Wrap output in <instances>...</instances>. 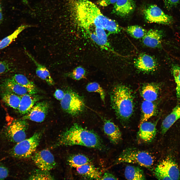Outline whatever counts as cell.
Here are the masks:
<instances>
[{"mask_svg": "<svg viewBox=\"0 0 180 180\" xmlns=\"http://www.w3.org/2000/svg\"><path fill=\"white\" fill-rule=\"evenodd\" d=\"M86 31L92 40L100 48L107 50H112L104 29L95 27L94 32H92L90 30Z\"/></svg>", "mask_w": 180, "mask_h": 180, "instance_id": "obj_16", "label": "cell"}, {"mask_svg": "<svg viewBox=\"0 0 180 180\" xmlns=\"http://www.w3.org/2000/svg\"><path fill=\"white\" fill-rule=\"evenodd\" d=\"M136 6L134 0H118L114 4L112 12L120 17H126L132 13Z\"/></svg>", "mask_w": 180, "mask_h": 180, "instance_id": "obj_14", "label": "cell"}, {"mask_svg": "<svg viewBox=\"0 0 180 180\" xmlns=\"http://www.w3.org/2000/svg\"><path fill=\"white\" fill-rule=\"evenodd\" d=\"M1 96L3 101L8 106L14 109H18L21 96L8 90H3Z\"/></svg>", "mask_w": 180, "mask_h": 180, "instance_id": "obj_25", "label": "cell"}, {"mask_svg": "<svg viewBox=\"0 0 180 180\" xmlns=\"http://www.w3.org/2000/svg\"><path fill=\"white\" fill-rule=\"evenodd\" d=\"M72 12L78 25L86 31L92 26L101 28L110 34H118L121 28L114 20L104 16L98 8L88 0H72Z\"/></svg>", "mask_w": 180, "mask_h": 180, "instance_id": "obj_1", "label": "cell"}, {"mask_svg": "<svg viewBox=\"0 0 180 180\" xmlns=\"http://www.w3.org/2000/svg\"><path fill=\"white\" fill-rule=\"evenodd\" d=\"M180 118V106L178 105L162 121L161 128L162 134H165L174 124Z\"/></svg>", "mask_w": 180, "mask_h": 180, "instance_id": "obj_23", "label": "cell"}, {"mask_svg": "<svg viewBox=\"0 0 180 180\" xmlns=\"http://www.w3.org/2000/svg\"><path fill=\"white\" fill-rule=\"evenodd\" d=\"M31 180H52L54 178L49 171L39 170L34 171L29 178Z\"/></svg>", "mask_w": 180, "mask_h": 180, "instance_id": "obj_32", "label": "cell"}, {"mask_svg": "<svg viewBox=\"0 0 180 180\" xmlns=\"http://www.w3.org/2000/svg\"><path fill=\"white\" fill-rule=\"evenodd\" d=\"M133 98L130 89L124 85H118L112 89L110 94L112 106L121 120L126 121L132 116L134 108Z\"/></svg>", "mask_w": 180, "mask_h": 180, "instance_id": "obj_3", "label": "cell"}, {"mask_svg": "<svg viewBox=\"0 0 180 180\" xmlns=\"http://www.w3.org/2000/svg\"><path fill=\"white\" fill-rule=\"evenodd\" d=\"M124 174L126 178L128 180L146 179L143 170L138 167L127 166L125 168Z\"/></svg>", "mask_w": 180, "mask_h": 180, "instance_id": "obj_27", "label": "cell"}, {"mask_svg": "<svg viewBox=\"0 0 180 180\" xmlns=\"http://www.w3.org/2000/svg\"><path fill=\"white\" fill-rule=\"evenodd\" d=\"M27 27L25 26H21L12 34L2 38L0 41V50L5 48L9 46Z\"/></svg>", "mask_w": 180, "mask_h": 180, "instance_id": "obj_30", "label": "cell"}, {"mask_svg": "<svg viewBox=\"0 0 180 180\" xmlns=\"http://www.w3.org/2000/svg\"><path fill=\"white\" fill-rule=\"evenodd\" d=\"M134 65L140 71L148 73L154 71L157 68V62L152 56L146 54H142L136 59Z\"/></svg>", "mask_w": 180, "mask_h": 180, "instance_id": "obj_13", "label": "cell"}, {"mask_svg": "<svg viewBox=\"0 0 180 180\" xmlns=\"http://www.w3.org/2000/svg\"><path fill=\"white\" fill-rule=\"evenodd\" d=\"M10 74V77L16 82L35 94L37 93V90L34 84L29 80L24 75L20 74Z\"/></svg>", "mask_w": 180, "mask_h": 180, "instance_id": "obj_28", "label": "cell"}, {"mask_svg": "<svg viewBox=\"0 0 180 180\" xmlns=\"http://www.w3.org/2000/svg\"><path fill=\"white\" fill-rule=\"evenodd\" d=\"M60 104L62 109L65 112L74 116L82 113L85 107L82 97L71 90L65 93L64 97L60 101Z\"/></svg>", "mask_w": 180, "mask_h": 180, "instance_id": "obj_6", "label": "cell"}, {"mask_svg": "<svg viewBox=\"0 0 180 180\" xmlns=\"http://www.w3.org/2000/svg\"><path fill=\"white\" fill-rule=\"evenodd\" d=\"M42 98L36 94H28L21 96V98L18 110L23 115L27 114L35 104Z\"/></svg>", "mask_w": 180, "mask_h": 180, "instance_id": "obj_19", "label": "cell"}, {"mask_svg": "<svg viewBox=\"0 0 180 180\" xmlns=\"http://www.w3.org/2000/svg\"><path fill=\"white\" fill-rule=\"evenodd\" d=\"M0 86L2 90H8L20 96L28 94H35L17 83L10 76L4 79Z\"/></svg>", "mask_w": 180, "mask_h": 180, "instance_id": "obj_17", "label": "cell"}, {"mask_svg": "<svg viewBox=\"0 0 180 180\" xmlns=\"http://www.w3.org/2000/svg\"><path fill=\"white\" fill-rule=\"evenodd\" d=\"M18 66L10 50L0 55V75L14 73Z\"/></svg>", "mask_w": 180, "mask_h": 180, "instance_id": "obj_12", "label": "cell"}, {"mask_svg": "<svg viewBox=\"0 0 180 180\" xmlns=\"http://www.w3.org/2000/svg\"><path fill=\"white\" fill-rule=\"evenodd\" d=\"M25 52L36 66V72L37 76L41 79L44 80L49 85H54L55 84L54 82L46 67L38 62L32 55L26 50L25 51Z\"/></svg>", "mask_w": 180, "mask_h": 180, "instance_id": "obj_21", "label": "cell"}, {"mask_svg": "<svg viewBox=\"0 0 180 180\" xmlns=\"http://www.w3.org/2000/svg\"><path fill=\"white\" fill-rule=\"evenodd\" d=\"M77 172L86 179L101 180L100 172L91 163L76 168Z\"/></svg>", "mask_w": 180, "mask_h": 180, "instance_id": "obj_22", "label": "cell"}, {"mask_svg": "<svg viewBox=\"0 0 180 180\" xmlns=\"http://www.w3.org/2000/svg\"><path fill=\"white\" fill-rule=\"evenodd\" d=\"M87 90L89 92H96L100 94L102 101L104 102L106 94L103 88L98 83L93 82L88 84L86 87Z\"/></svg>", "mask_w": 180, "mask_h": 180, "instance_id": "obj_34", "label": "cell"}, {"mask_svg": "<svg viewBox=\"0 0 180 180\" xmlns=\"http://www.w3.org/2000/svg\"><path fill=\"white\" fill-rule=\"evenodd\" d=\"M103 130L113 144H117L122 140L121 133L118 127L110 120H106L104 121Z\"/></svg>", "mask_w": 180, "mask_h": 180, "instance_id": "obj_20", "label": "cell"}, {"mask_svg": "<svg viewBox=\"0 0 180 180\" xmlns=\"http://www.w3.org/2000/svg\"><path fill=\"white\" fill-rule=\"evenodd\" d=\"M68 162L71 167L77 168L84 165L91 163L89 158L84 155L78 154L70 156Z\"/></svg>", "mask_w": 180, "mask_h": 180, "instance_id": "obj_29", "label": "cell"}, {"mask_svg": "<svg viewBox=\"0 0 180 180\" xmlns=\"http://www.w3.org/2000/svg\"><path fill=\"white\" fill-rule=\"evenodd\" d=\"M0 11H2V8L1 5L0 4Z\"/></svg>", "mask_w": 180, "mask_h": 180, "instance_id": "obj_41", "label": "cell"}, {"mask_svg": "<svg viewBox=\"0 0 180 180\" xmlns=\"http://www.w3.org/2000/svg\"><path fill=\"white\" fill-rule=\"evenodd\" d=\"M118 179L114 175L109 172L105 173L102 176L101 180H118Z\"/></svg>", "mask_w": 180, "mask_h": 180, "instance_id": "obj_40", "label": "cell"}, {"mask_svg": "<svg viewBox=\"0 0 180 180\" xmlns=\"http://www.w3.org/2000/svg\"><path fill=\"white\" fill-rule=\"evenodd\" d=\"M169 177L170 180L180 179V174L178 166L170 157H168L160 162L155 169Z\"/></svg>", "mask_w": 180, "mask_h": 180, "instance_id": "obj_11", "label": "cell"}, {"mask_svg": "<svg viewBox=\"0 0 180 180\" xmlns=\"http://www.w3.org/2000/svg\"><path fill=\"white\" fill-rule=\"evenodd\" d=\"M118 0H99L98 2V5L102 6H106L112 4H114Z\"/></svg>", "mask_w": 180, "mask_h": 180, "instance_id": "obj_37", "label": "cell"}, {"mask_svg": "<svg viewBox=\"0 0 180 180\" xmlns=\"http://www.w3.org/2000/svg\"><path fill=\"white\" fill-rule=\"evenodd\" d=\"M32 158L37 166L42 170L49 171L56 166L54 156L47 150H43L36 152Z\"/></svg>", "mask_w": 180, "mask_h": 180, "instance_id": "obj_9", "label": "cell"}, {"mask_svg": "<svg viewBox=\"0 0 180 180\" xmlns=\"http://www.w3.org/2000/svg\"><path fill=\"white\" fill-rule=\"evenodd\" d=\"M154 158L149 153L132 148H126L119 155L113 165L124 163L137 164L150 168L153 165Z\"/></svg>", "mask_w": 180, "mask_h": 180, "instance_id": "obj_4", "label": "cell"}, {"mask_svg": "<svg viewBox=\"0 0 180 180\" xmlns=\"http://www.w3.org/2000/svg\"><path fill=\"white\" fill-rule=\"evenodd\" d=\"M8 171L5 168L0 166V180H2L6 178L8 176Z\"/></svg>", "mask_w": 180, "mask_h": 180, "instance_id": "obj_39", "label": "cell"}, {"mask_svg": "<svg viewBox=\"0 0 180 180\" xmlns=\"http://www.w3.org/2000/svg\"><path fill=\"white\" fill-rule=\"evenodd\" d=\"M80 145L104 150L106 149L99 136L76 123L63 132L54 146Z\"/></svg>", "mask_w": 180, "mask_h": 180, "instance_id": "obj_2", "label": "cell"}, {"mask_svg": "<svg viewBox=\"0 0 180 180\" xmlns=\"http://www.w3.org/2000/svg\"><path fill=\"white\" fill-rule=\"evenodd\" d=\"M41 136V133L36 132L31 137L17 143L12 149V155L20 158L30 157L38 145Z\"/></svg>", "mask_w": 180, "mask_h": 180, "instance_id": "obj_5", "label": "cell"}, {"mask_svg": "<svg viewBox=\"0 0 180 180\" xmlns=\"http://www.w3.org/2000/svg\"><path fill=\"white\" fill-rule=\"evenodd\" d=\"M86 74L84 69L82 67L79 66L75 68L68 75L69 76L74 79L78 80L84 78Z\"/></svg>", "mask_w": 180, "mask_h": 180, "instance_id": "obj_35", "label": "cell"}, {"mask_svg": "<svg viewBox=\"0 0 180 180\" xmlns=\"http://www.w3.org/2000/svg\"><path fill=\"white\" fill-rule=\"evenodd\" d=\"M28 124L23 119L13 120L8 127L6 134L12 142L18 143L26 139Z\"/></svg>", "mask_w": 180, "mask_h": 180, "instance_id": "obj_7", "label": "cell"}, {"mask_svg": "<svg viewBox=\"0 0 180 180\" xmlns=\"http://www.w3.org/2000/svg\"><path fill=\"white\" fill-rule=\"evenodd\" d=\"M65 94L64 92L60 89H57L54 94V96L57 100L60 101L64 97Z\"/></svg>", "mask_w": 180, "mask_h": 180, "instance_id": "obj_38", "label": "cell"}, {"mask_svg": "<svg viewBox=\"0 0 180 180\" xmlns=\"http://www.w3.org/2000/svg\"><path fill=\"white\" fill-rule=\"evenodd\" d=\"M142 115L140 124L147 121L156 113V108L153 102L144 100L141 105Z\"/></svg>", "mask_w": 180, "mask_h": 180, "instance_id": "obj_26", "label": "cell"}, {"mask_svg": "<svg viewBox=\"0 0 180 180\" xmlns=\"http://www.w3.org/2000/svg\"><path fill=\"white\" fill-rule=\"evenodd\" d=\"M172 71L175 82L176 85V97L180 98V66L174 64L172 66Z\"/></svg>", "mask_w": 180, "mask_h": 180, "instance_id": "obj_33", "label": "cell"}, {"mask_svg": "<svg viewBox=\"0 0 180 180\" xmlns=\"http://www.w3.org/2000/svg\"><path fill=\"white\" fill-rule=\"evenodd\" d=\"M166 8L170 9L177 5L180 0H164Z\"/></svg>", "mask_w": 180, "mask_h": 180, "instance_id": "obj_36", "label": "cell"}, {"mask_svg": "<svg viewBox=\"0 0 180 180\" xmlns=\"http://www.w3.org/2000/svg\"><path fill=\"white\" fill-rule=\"evenodd\" d=\"M144 14L146 21L149 23L170 24L173 21L172 17L165 14L155 5H150L144 10Z\"/></svg>", "mask_w": 180, "mask_h": 180, "instance_id": "obj_8", "label": "cell"}, {"mask_svg": "<svg viewBox=\"0 0 180 180\" xmlns=\"http://www.w3.org/2000/svg\"><path fill=\"white\" fill-rule=\"evenodd\" d=\"M49 108V104L46 101L38 102L22 118L36 122H42L45 118Z\"/></svg>", "mask_w": 180, "mask_h": 180, "instance_id": "obj_10", "label": "cell"}, {"mask_svg": "<svg viewBox=\"0 0 180 180\" xmlns=\"http://www.w3.org/2000/svg\"><path fill=\"white\" fill-rule=\"evenodd\" d=\"M163 33L162 30L151 29L147 31L142 38L143 44L151 48H159L161 46Z\"/></svg>", "mask_w": 180, "mask_h": 180, "instance_id": "obj_18", "label": "cell"}, {"mask_svg": "<svg viewBox=\"0 0 180 180\" xmlns=\"http://www.w3.org/2000/svg\"><path fill=\"white\" fill-rule=\"evenodd\" d=\"M126 30L130 36L137 39L142 38L147 31L142 27L138 25L128 26L126 28Z\"/></svg>", "mask_w": 180, "mask_h": 180, "instance_id": "obj_31", "label": "cell"}, {"mask_svg": "<svg viewBox=\"0 0 180 180\" xmlns=\"http://www.w3.org/2000/svg\"><path fill=\"white\" fill-rule=\"evenodd\" d=\"M158 85L153 84H148L142 87L141 91L142 96L145 100L154 102L157 98L159 90Z\"/></svg>", "mask_w": 180, "mask_h": 180, "instance_id": "obj_24", "label": "cell"}, {"mask_svg": "<svg viewBox=\"0 0 180 180\" xmlns=\"http://www.w3.org/2000/svg\"><path fill=\"white\" fill-rule=\"evenodd\" d=\"M156 132L155 124L151 122L146 121L140 124L138 136L144 142H150L155 138Z\"/></svg>", "mask_w": 180, "mask_h": 180, "instance_id": "obj_15", "label": "cell"}]
</instances>
